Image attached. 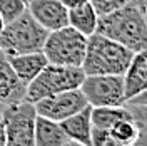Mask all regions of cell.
<instances>
[{"mask_svg": "<svg viewBox=\"0 0 147 146\" xmlns=\"http://www.w3.org/2000/svg\"><path fill=\"white\" fill-rule=\"evenodd\" d=\"M95 32L119 42L129 50L142 52L147 47V22L146 14L129 2L109 14L99 15Z\"/></svg>", "mask_w": 147, "mask_h": 146, "instance_id": "cell-1", "label": "cell"}, {"mask_svg": "<svg viewBox=\"0 0 147 146\" xmlns=\"http://www.w3.org/2000/svg\"><path fill=\"white\" fill-rule=\"evenodd\" d=\"M134 52L119 42L94 32L87 37V47L82 62V71L85 76L99 74H115L122 76L130 64Z\"/></svg>", "mask_w": 147, "mask_h": 146, "instance_id": "cell-2", "label": "cell"}, {"mask_svg": "<svg viewBox=\"0 0 147 146\" xmlns=\"http://www.w3.org/2000/svg\"><path fill=\"white\" fill-rule=\"evenodd\" d=\"M47 35L49 32L25 10L22 15L3 25L0 32V50L7 57L40 52Z\"/></svg>", "mask_w": 147, "mask_h": 146, "instance_id": "cell-3", "label": "cell"}, {"mask_svg": "<svg viewBox=\"0 0 147 146\" xmlns=\"http://www.w3.org/2000/svg\"><path fill=\"white\" fill-rule=\"evenodd\" d=\"M84 77L85 74H84L82 67L47 64L34 81L28 82L25 101L37 102V101L59 94V92L79 89Z\"/></svg>", "mask_w": 147, "mask_h": 146, "instance_id": "cell-4", "label": "cell"}, {"mask_svg": "<svg viewBox=\"0 0 147 146\" xmlns=\"http://www.w3.org/2000/svg\"><path fill=\"white\" fill-rule=\"evenodd\" d=\"M87 37L70 25L49 32L42 52L49 64L82 67Z\"/></svg>", "mask_w": 147, "mask_h": 146, "instance_id": "cell-5", "label": "cell"}, {"mask_svg": "<svg viewBox=\"0 0 147 146\" xmlns=\"http://www.w3.org/2000/svg\"><path fill=\"white\" fill-rule=\"evenodd\" d=\"M0 116L5 129V146H34L37 118L34 102L20 101L9 104Z\"/></svg>", "mask_w": 147, "mask_h": 146, "instance_id": "cell-6", "label": "cell"}, {"mask_svg": "<svg viewBox=\"0 0 147 146\" xmlns=\"http://www.w3.org/2000/svg\"><path fill=\"white\" fill-rule=\"evenodd\" d=\"M90 108L102 106H122L124 98V81L122 76L115 74H99L85 76L79 87Z\"/></svg>", "mask_w": 147, "mask_h": 146, "instance_id": "cell-7", "label": "cell"}, {"mask_svg": "<svg viewBox=\"0 0 147 146\" xmlns=\"http://www.w3.org/2000/svg\"><path fill=\"white\" fill-rule=\"evenodd\" d=\"M34 106H35L37 116L60 123L64 119L70 118L75 113L82 111L89 104H87L80 89H72V91L59 92L54 96L44 98V99L34 102Z\"/></svg>", "mask_w": 147, "mask_h": 146, "instance_id": "cell-8", "label": "cell"}, {"mask_svg": "<svg viewBox=\"0 0 147 146\" xmlns=\"http://www.w3.org/2000/svg\"><path fill=\"white\" fill-rule=\"evenodd\" d=\"M27 10L47 32L69 25V9L60 0H30Z\"/></svg>", "mask_w": 147, "mask_h": 146, "instance_id": "cell-9", "label": "cell"}, {"mask_svg": "<svg viewBox=\"0 0 147 146\" xmlns=\"http://www.w3.org/2000/svg\"><path fill=\"white\" fill-rule=\"evenodd\" d=\"M27 86L17 77L7 55L0 50V104H15L25 101Z\"/></svg>", "mask_w": 147, "mask_h": 146, "instance_id": "cell-10", "label": "cell"}, {"mask_svg": "<svg viewBox=\"0 0 147 146\" xmlns=\"http://www.w3.org/2000/svg\"><path fill=\"white\" fill-rule=\"evenodd\" d=\"M124 81V98L129 101L147 89V55L146 50L136 52L130 59L125 72L122 74Z\"/></svg>", "mask_w": 147, "mask_h": 146, "instance_id": "cell-11", "label": "cell"}, {"mask_svg": "<svg viewBox=\"0 0 147 146\" xmlns=\"http://www.w3.org/2000/svg\"><path fill=\"white\" fill-rule=\"evenodd\" d=\"M90 106H85L82 111L72 114L70 118L60 121V126L67 134L69 141L79 143L82 146H90L92 139V119H90Z\"/></svg>", "mask_w": 147, "mask_h": 146, "instance_id": "cell-12", "label": "cell"}, {"mask_svg": "<svg viewBox=\"0 0 147 146\" xmlns=\"http://www.w3.org/2000/svg\"><path fill=\"white\" fill-rule=\"evenodd\" d=\"M7 59H9L13 72L17 74V77L25 86H28V82L34 81L40 74V71L49 64L42 50L40 52H30V54L12 55V57H7Z\"/></svg>", "mask_w": 147, "mask_h": 146, "instance_id": "cell-13", "label": "cell"}, {"mask_svg": "<svg viewBox=\"0 0 147 146\" xmlns=\"http://www.w3.org/2000/svg\"><path fill=\"white\" fill-rule=\"evenodd\" d=\"M67 143H69V138L64 133L60 123L37 116L34 146H64Z\"/></svg>", "mask_w": 147, "mask_h": 146, "instance_id": "cell-14", "label": "cell"}, {"mask_svg": "<svg viewBox=\"0 0 147 146\" xmlns=\"http://www.w3.org/2000/svg\"><path fill=\"white\" fill-rule=\"evenodd\" d=\"M97 18H99V15L94 10L90 2H85L79 7L69 9V25L74 27L75 30H79L85 37L92 35L95 32Z\"/></svg>", "mask_w": 147, "mask_h": 146, "instance_id": "cell-15", "label": "cell"}, {"mask_svg": "<svg viewBox=\"0 0 147 146\" xmlns=\"http://www.w3.org/2000/svg\"><path fill=\"white\" fill-rule=\"evenodd\" d=\"M27 10L25 0H0V17L3 24H9Z\"/></svg>", "mask_w": 147, "mask_h": 146, "instance_id": "cell-16", "label": "cell"}, {"mask_svg": "<svg viewBox=\"0 0 147 146\" xmlns=\"http://www.w3.org/2000/svg\"><path fill=\"white\" fill-rule=\"evenodd\" d=\"M90 146H127V145H122L120 141H117L107 129L94 128L92 129Z\"/></svg>", "mask_w": 147, "mask_h": 146, "instance_id": "cell-17", "label": "cell"}, {"mask_svg": "<svg viewBox=\"0 0 147 146\" xmlns=\"http://www.w3.org/2000/svg\"><path fill=\"white\" fill-rule=\"evenodd\" d=\"M89 2L92 3L94 10L97 12V15H104V14H109L112 10L129 3L130 0H89Z\"/></svg>", "mask_w": 147, "mask_h": 146, "instance_id": "cell-18", "label": "cell"}, {"mask_svg": "<svg viewBox=\"0 0 147 146\" xmlns=\"http://www.w3.org/2000/svg\"><path fill=\"white\" fill-rule=\"evenodd\" d=\"M85 2H89V0H60V3L67 7V9H74V7H79V5H82Z\"/></svg>", "mask_w": 147, "mask_h": 146, "instance_id": "cell-19", "label": "cell"}, {"mask_svg": "<svg viewBox=\"0 0 147 146\" xmlns=\"http://www.w3.org/2000/svg\"><path fill=\"white\" fill-rule=\"evenodd\" d=\"M130 2H132V3H134V5H136V7H137L139 10H140V12H144V14H146L147 0H130Z\"/></svg>", "mask_w": 147, "mask_h": 146, "instance_id": "cell-20", "label": "cell"}, {"mask_svg": "<svg viewBox=\"0 0 147 146\" xmlns=\"http://www.w3.org/2000/svg\"><path fill=\"white\" fill-rule=\"evenodd\" d=\"M0 146H5V129H3L2 116H0Z\"/></svg>", "mask_w": 147, "mask_h": 146, "instance_id": "cell-21", "label": "cell"}, {"mask_svg": "<svg viewBox=\"0 0 147 146\" xmlns=\"http://www.w3.org/2000/svg\"><path fill=\"white\" fill-rule=\"evenodd\" d=\"M64 146H82V145H79V143H74V141H69L67 145H64Z\"/></svg>", "mask_w": 147, "mask_h": 146, "instance_id": "cell-22", "label": "cell"}, {"mask_svg": "<svg viewBox=\"0 0 147 146\" xmlns=\"http://www.w3.org/2000/svg\"><path fill=\"white\" fill-rule=\"evenodd\" d=\"M3 25H5V24H3V20H2V17H0V32H2V29H3Z\"/></svg>", "mask_w": 147, "mask_h": 146, "instance_id": "cell-23", "label": "cell"}, {"mask_svg": "<svg viewBox=\"0 0 147 146\" xmlns=\"http://www.w3.org/2000/svg\"><path fill=\"white\" fill-rule=\"evenodd\" d=\"M25 2H27V3H28V2H30V0H25Z\"/></svg>", "mask_w": 147, "mask_h": 146, "instance_id": "cell-24", "label": "cell"}]
</instances>
